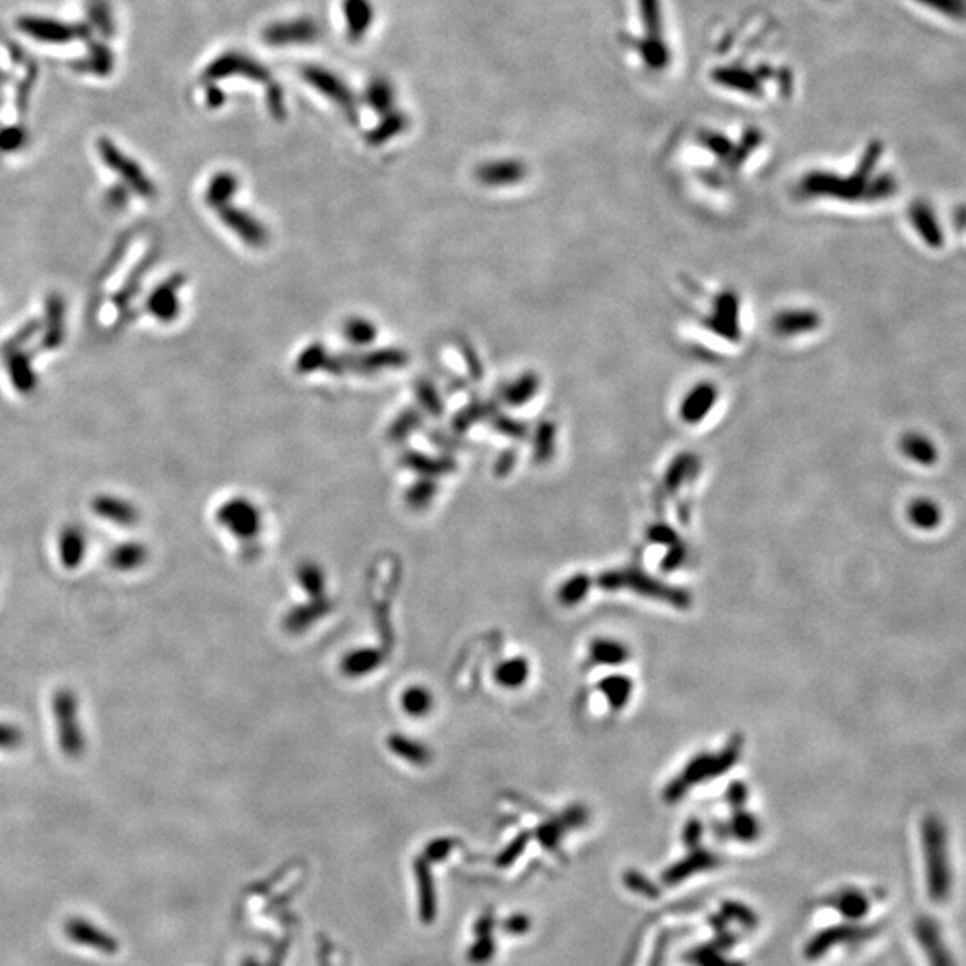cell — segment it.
<instances>
[{"mask_svg": "<svg viewBox=\"0 0 966 966\" xmlns=\"http://www.w3.org/2000/svg\"><path fill=\"white\" fill-rule=\"evenodd\" d=\"M112 65H113V58H112L110 49L96 46L90 56L87 58V62L79 65V69L88 71L92 74H110Z\"/></svg>", "mask_w": 966, "mask_h": 966, "instance_id": "cell-32", "label": "cell"}, {"mask_svg": "<svg viewBox=\"0 0 966 966\" xmlns=\"http://www.w3.org/2000/svg\"><path fill=\"white\" fill-rule=\"evenodd\" d=\"M229 76H246L254 81L271 83V74L258 62L249 60L244 54H224L215 60L204 72V79L213 81Z\"/></svg>", "mask_w": 966, "mask_h": 966, "instance_id": "cell-9", "label": "cell"}, {"mask_svg": "<svg viewBox=\"0 0 966 966\" xmlns=\"http://www.w3.org/2000/svg\"><path fill=\"white\" fill-rule=\"evenodd\" d=\"M21 741V732L10 725H0V748H10Z\"/></svg>", "mask_w": 966, "mask_h": 966, "instance_id": "cell-42", "label": "cell"}, {"mask_svg": "<svg viewBox=\"0 0 966 966\" xmlns=\"http://www.w3.org/2000/svg\"><path fill=\"white\" fill-rule=\"evenodd\" d=\"M650 539H652L654 543L668 545V546H673V545L679 543V537L675 536V532H673L670 527H655V529H652Z\"/></svg>", "mask_w": 966, "mask_h": 966, "instance_id": "cell-41", "label": "cell"}, {"mask_svg": "<svg viewBox=\"0 0 966 966\" xmlns=\"http://www.w3.org/2000/svg\"><path fill=\"white\" fill-rule=\"evenodd\" d=\"M748 795L750 793H748L746 784L741 782V780H734V782H730V786H729V789L725 793V800L736 811V809H743V805L748 800Z\"/></svg>", "mask_w": 966, "mask_h": 966, "instance_id": "cell-37", "label": "cell"}, {"mask_svg": "<svg viewBox=\"0 0 966 966\" xmlns=\"http://www.w3.org/2000/svg\"><path fill=\"white\" fill-rule=\"evenodd\" d=\"M684 559H686V550L682 548V545L677 543V545L671 546V550H670L668 555L664 557V561H662V564H661V570H662V571H675L677 568L682 566Z\"/></svg>", "mask_w": 966, "mask_h": 966, "instance_id": "cell-40", "label": "cell"}, {"mask_svg": "<svg viewBox=\"0 0 966 966\" xmlns=\"http://www.w3.org/2000/svg\"><path fill=\"white\" fill-rule=\"evenodd\" d=\"M832 905L848 920L855 921L868 914L870 911V900L868 896L859 889H845L837 893L832 900Z\"/></svg>", "mask_w": 966, "mask_h": 966, "instance_id": "cell-22", "label": "cell"}, {"mask_svg": "<svg viewBox=\"0 0 966 966\" xmlns=\"http://www.w3.org/2000/svg\"><path fill=\"white\" fill-rule=\"evenodd\" d=\"M589 587H591L589 577H586V575H577V577H573L568 584H564V587H562V591H561V600H562V604H566V605L580 604V602L586 598Z\"/></svg>", "mask_w": 966, "mask_h": 966, "instance_id": "cell-31", "label": "cell"}, {"mask_svg": "<svg viewBox=\"0 0 966 966\" xmlns=\"http://www.w3.org/2000/svg\"><path fill=\"white\" fill-rule=\"evenodd\" d=\"M623 882L625 886L641 895V896H646V898H659L661 896V887L652 882L646 875H643L641 871H636V870H629L625 875H623Z\"/></svg>", "mask_w": 966, "mask_h": 966, "instance_id": "cell-29", "label": "cell"}, {"mask_svg": "<svg viewBox=\"0 0 966 966\" xmlns=\"http://www.w3.org/2000/svg\"><path fill=\"white\" fill-rule=\"evenodd\" d=\"M56 718H58V729H60V739L62 746L67 754H78L83 748V737L81 730H78V718H76V702L71 693L63 691L56 696Z\"/></svg>", "mask_w": 966, "mask_h": 966, "instance_id": "cell-12", "label": "cell"}, {"mask_svg": "<svg viewBox=\"0 0 966 966\" xmlns=\"http://www.w3.org/2000/svg\"><path fill=\"white\" fill-rule=\"evenodd\" d=\"M87 548L85 534L78 527H67L60 536V557L62 562L69 568L78 566L83 561V554Z\"/></svg>", "mask_w": 966, "mask_h": 966, "instance_id": "cell-20", "label": "cell"}, {"mask_svg": "<svg viewBox=\"0 0 966 966\" xmlns=\"http://www.w3.org/2000/svg\"><path fill=\"white\" fill-rule=\"evenodd\" d=\"M19 29L28 37L46 44H69L72 40L88 37V29L85 26L65 24L42 17H22L19 21Z\"/></svg>", "mask_w": 966, "mask_h": 966, "instance_id": "cell-7", "label": "cell"}, {"mask_svg": "<svg viewBox=\"0 0 966 966\" xmlns=\"http://www.w3.org/2000/svg\"><path fill=\"white\" fill-rule=\"evenodd\" d=\"M527 673H529V671H527L525 662L511 661V662H507V664L502 666V670H500V679H502L505 684H509V686H516V684H520L521 680L527 679Z\"/></svg>", "mask_w": 966, "mask_h": 966, "instance_id": "cell-35", "label": "cell"}, {"mask_svg": "<svg viewBox=\"0 0 966 966\" xmlns=\"http://www.w3.org/2000/svg\"><path fill=\"white\" fill-rule=\"evenodd\" d=\"M92 509L94 512L113 523V525H121V527H131L138 521V509L129 504L128 500H122V498H117V496H110V495H103V496H97L94 502H92Z\"/></svg>", "mask_w": 966, "mask_h": 966, "instance_id": "cell-16", "label": "cell"}, {"mask_svg": "<svg viewBox=\"0 0 966 966\" xmlns=\"http://www.w3.org/2000/svg\"><path fill=\"white\" fill-rule=\"evenodd\" d=\"M914 936L921 950L927 955L930 966H955L954 957L945 946L937 923L929 916H918L914 920Z\"/></svg>", "mask_w": 966, "mask_h": 966, "instance_id": "cell-10", "label": "cell"}, {"mask_svg": "<svg viewBox=\"0 0 966 966\" xmlns=\"http://www.w3.org/2000/svg\"><path fill=\"white\" fill-rule=\"evenodd\" d=\"M702 836H704V825L698 818H691L686 827H684V832H682V839L686 843V846L689 850L700 846V841H702Z\"/></svg>", "mask_w": 966, "mask_h": 966, "instance_id": "cell-38", "label": "cell"}, {"mask_svg": "<svg viewBox=\"0 0 966 966\" xmlns=\"http://www.w3.org/2000/svg\"><path fill=\"white\" fill-rule=\"evenodd\" d=\"M235 178L231 174H219L208 187L206 199L210 204L219 206L228 201V197L235 192Z\"/></svg>", "mask_w": 966, "mask_h": 966, "instance_id": "cell-30", "label": "cell"}, {"mask_svg": "<svg viewBox=\"0 0 966 966\" xmlns=\"http://www.w3.org/2000/svg\"><path fill=\"white\" fill-rule=\"evenodd\" d=\"M627 49L648 74H662L673 62L661 0H637V33L627 37Z\"/></svg>", "mask_w": 966, "mask_h": 966, "instance_id": "cell-1", "label": "cell"}, {"mask_svg": "<svg viewBox=\"0 0 966 966\" xmlns=\"http://www.w3.org/2000/svg\"><path fill=\"white\" fill-rule=\"evenodd\" d=\"M369 97H371V103L378 108V110H385L388 104H390V97H392V92L388 88V85H372L371 90H369Z\"/></svg>", "mask_w": 966, "mask_h": 966, "instance_id": "cell-39", "label": "cell"}, {"mask_svg": "<svg viewBox=\"0 0 966 966\" xmlns=\"http://www.w3.org/2000/svg\"><path fill=\"white\" fill-rule=\"evenodd\" d=\"M99 154H101L103 162L117 176H121L124 179L128 188L135 190L138 196H142L146 199L154 197L156 187H154L153 179H149L147 174L144 172V169L135 160H131L126 153H122L112 140H108V138L99 140Z\"/></svg>", "mask_w": 966, "mask_h": 966, "instance_id": "cell-5", "label": "cell"}, {"mask_svg": "<svg viewBox=\"0 0 966 966\" xmlns=\"http://www.w3.org/2000/svg\"><path fill=\"white\" fill-rule=\"evenodd\" d=\"M720 866V857L705 848H693L684 859L673 862L668 870H664L662 873V882L666 886H677L684 880H687L689 877L696 875V873H702V871H707V870H712Z\"/></svg>", "mask_w": 966, "mask_h": 966, "instance_id": "cell-11", "label": "cell"}, {"mask_svg": "<svg viewBox=\"0 0 966 966\" xmlns=\"http://www.w3.org/2000/svg\"><path fill=\"white\" fill-rule=\"evenodd\" d=\"M873 934H875V927H864V925H857L854 921L852 923L834 925V927L823 929L818 934H814L807 941L804 955L809 961H816L821 955H825L827 952H830L834 946H839L843 943L862 941L866 937H871Z\"/></svg>", "mask_w": 966, "mask_h": 966, "instance_id": "cell-6", "label": "cell"}, {"mask_svg": "<svg viewBox=\"0 0 966 966\" xmlns=\"http://www.w3.org/2000/svg\"><path fill=\"white\" fill-rule=\"evenodd\" d=\"M303 78L306 81H310L317 90H321L324 96H328L333 103H337L347 117H354L356 115V108H354V101H353V96L349 94V90L335 78L331 76L328 71H321V69H313V67H308V69H303Z\"/></svg>", "mask_w": 966, "mask_h": 966, "instance_id": "cell-13", "label": "cell"}, {"mask_svg": "<svg viewBox=\"0 0 966 966\" xmlns=\"http://www.w3.org/2000/svg\"><path fill=\"white\" fill-rule=\"evenodd\" d=\"M598 689L604 693V696L607 698L609 705L614 711H621L629 705V700L634 691V684L625 675H611L600 682Z\"/></svg>", "mask_w": 966, "mask_h": 966, "instance_id": "cell-19", "label": "cell"}, {"mask_svg": "<svg viewBox=\"0 0 966 966\" xmlns=\"http://www.w3.org/2000/svg\"><path fill=\"white\" fill-rule=\"evenodd\" d=\"M88 13H90L94 24L99 28V31L103 35H106V37L113 35V22H112L110 8H108V4L104 3V0H90Z\"/></svg>", "mask_w": 966, "mask_h": 966, "instance_id": "cell-33", "label": "cell"}, {"mask_svg": "<svg viewBox=\"0 0 966 966\" xmlns=\"http://www.w3.org/2000/svg\"><path fill=\"white\" fill-rule=\"evenodd\" d=\"M126 188H128V187H115V188H112V190L108 192L106 199H108V206H110V208L121 210V208L126 206V201H128V190H126Z\"/></svg>", "mask_w": 966, "mask_h": 966, "instance_id": "cell-43", "label": "cell"}, {"mask_svg": "<svg viewBox=\"0 0 966 966\" xmlns=\"http://www.w3.org/2000/svg\"><path fill=\"white\" fill-rule=\"evenodd\" d=\"M721 916L725 920H734L746 929H754L759 923L757 912L752 907L745 905L743 902H736V900H725L721 904Z\"/></svg>", "mask_w": 966, "mask_h": 966, "instance_id": "cell-27", "label": "cell"}, {"mask_svg": "<svg viewBox=\"0 0 966 966\" xmlns=\"http://www.w3.org/2000/svg\"><path fill=\"white\" fill-rule=\"evenodd\" d=\"M269 46H288L297 42H310L317 37V26L310 21H296L287 24H276L265 31Z\"/></svg>", "mask_w": 966, "mask_h": 966, "instance_id": "cell-17", "label": "cell"}, {"mask_svg": "<svg viewBox=\"0 0 966 966\" xmlns=\"http://www.w3.org/2000/svg\"><path fill=\"white\" fill-rule=\"evenodd\" d=\"M219 520L238 536H251L256 530V514L244 502L228 504L224 509H221Z\"/></svg>", "mask_w": 966, "mask_h": 966, "instance_id": "cell-18", "label": "cell"}, {"mask_svg": "<svg viewBox=\"0 0 966 966\" xmlns=\"http://www.w3.org/2000/svg\"><path fill=\"white\" fill-rule=\"evenodd\" d=\"M346 19H347V28H349V35L353 38H360L365 31H367V26L371 22V8L367 4V0H346Z\"/></svg>", "mask_w": 966, "mask_h": 966, "instance_id": "cell-24", "label": "cell"}, {"mask_svg": "<svg viewBox=\"0 0 966 966\" xmlns=\"http://www.w3.org/2000/svg\"><path fill=\"white\" fill-rule=\"evenodd\" d=\"M24 142H26V133L21 128H8L0 131V149L6 153L21 149Z\"/></svg>", "mask_w": 966, "mask_h": 966, "instance_id": "cell-36", "label": "cell"}, {"mask_svg": "<svg viewBox=\"0 0 966 966\" xmlns=\"http://www.w3.org/2000/svg\"><path fill=\"white\" fill-rule=\"evenodd\" d=\"M42 349H58L65 340V303L53 294L46 303V324L42 322Z\"/></svg>", "mask_w": 966, "mask_h": 966, "instance_id": "cell-15", "label": "cell"}, {"mask_svg": "<svg viewBox=\"0 0 966 966\" xmlns=\"http://www.w3.org/2000/svg\"><path fill=\"white\" fill-rule=\"evenodd\" d=\"M729 834H732L743 843H752L761 836L759 820L743 809H736L729 823Z\"/></svg>", "mask_w": 966, "mask_h": 966, "instance_id": "cell-23", "label": "cell"}, {"mask_svg": "<svg viewBox=\"0 0 966 966\" xmlns=\"http://www.w3.org/2000/svg\"><path fill=\"white\" fill-rule=\"evenodd\" d=\"M909 518L918 529L930 530L939 523V511L934 504L927 500H918L916 504H912L909 511Z\"/></svg>", "mask_w": 966, "mask_h": 966, "instance_id": "cell-28", "label": "cell"}, {"mask_svg": "<svg viewBox=\"0 0 966 966\" xmlns=\"http://www.w3.org/2000/svg\"><path fill=\"white\" fill-rule=\"evenodd\" d=\"M687 961L696 966H745L739 961L727 959L714 945H704L687 954Z\"/></svg>", "mask_w": 966, "mask_h": 966, "instance_id": "cell-26", "label": "cell"}, {"mask_svg": "<svg viewBox=\"0 0 966 966\" xmlns=\"http://www.w3.org/2000/svg\"><path fill=\"white\" fill-rule=\"evenodd\" d=\"M921 848L925 854L927 891L934 902L946 900L952 886V875L946 852V829L936 816L921 821Z\"/></svg>", "mask_w": 966, "mask_h": 966, "instance_id": "cell-3", "label": "cell"}, {"mask_svg": "<svg viewBox=\"0 0 966 966\" xmlns=\"http://www.w3.org/2000/svg\"><path fill=\"white\" fill-rule=\"evenodd\" d=\"M403 705L410 714H424L429 709L431 700L424 689H408L403 696Z\"/></svg>", "mask_w": 966, "mask_h": 966, "instance_id": "cell-34", "label": "cell"}, {"mask_svg": "<svg viewBox=\"0 0 966 966\" xmlns=\"http://www.w3.org/2000/svg\"><path fill=\"white\" fill-rule=\"evenodd\" d=\"M666 946H668V945H666L664 937H661L659 943H657V946H655V952H654V955H652L650 966H662V962H664V954H666Z\"/></svg>", "mask_w": 966, "mask_h": 966, "instance_id": "cell-44", "label": "cell"}, {"mask_svg": "<svg viewBox=\"0 0 966 966\" xmlns=\"http://www.w3.org/2000/svg\"><path fill=\"white\" fill-rule=\"evenodd\" d=\"M183 283H185V278L181 274H174L167 281L158 285L154 292L149 296L147 310L156 321L169 324L179 317V312H181L179 292L183 288Z\"/></svg>", "mask_w": 966, "mask_h": 966, "instance_id": "cell-8", "label": "cell"}, {"mask_svg": "<svg viewBox=\"0 0 966 966\" xmlns=\"http://www.w3.org/2000/svg\"><path fill=\"white\" fill-rule=\"evenodd\" d=\"M598 584L605 591L629 589L639 596L654 598L675 609L691 607V595L687 591L664 584L659 579L646 575L643 570L634 568V570H623V571H609L598 579Z\"/></svg>", "mask_w": 966, "mask_h": 966, "instance_id": "cell-4", "label": "cell"}, {"mask_svg": "<svg viewBox=\"0 0 966 966\" xmlns=\"http://www.w3.org/2000/svg\"><path fill=\"white\" fill-rule=\"evenodd\" d=\"M741 750H743V737L734 736L721 752L718 754L704 752V754L695 755L686 764L682 773L675 777L673 780H670V784L664 787L662 800L666 804H677L687 795V791L693 786L705 780H714L716 777L727 773L739 761Z\"/></svg>", "mask_w": 966, "mask_h": 966, "instance_id": "cell-2", "label": "cell"}, {"mask_svg": "<svg viewBox=\"0 0 966 966\" xmlns=\"http://www.w3.org/2000/svg\"><path fill=\"white\" fill-rule=\"evenodd\" d=\"M146 554L147 552L140 543H126L113 550L110 562L117 570H133L144 564Z\"/></svg>", "mask_w": 966, "mask_h": 966, "instance_id": "cell-25", "label": "cell"}, {"mask_svg": "<svg viewBox=\"0 0 966 966\" xmlns=\"http://www.w3.org/2000/svg\"><path fill=\"white\" fill-rule=\"evenodd\" d=\"M630 652L625 645L612 639H595L591 643V659L604 666H621L629 661Z\"/></svg>", "mask_w": 966, "mask_h": 966, "instance_id": "cell-21", "label": "cell"}, {"mask_svg": "<svg viewBox=\"0 0 966 966\" xmlns=\"http://www.w3.org/2000/svg\"><path fill=\"white\" fill-rule=\"evenodd\" d=\"M4 360L13 387L21 394H31L38 385L31 356L22 347H4Z\"/></svg>", "mask_w": 966, "mask_h": 966, "instance_id": "cell-14", "label": "cell"}]
</instances>
